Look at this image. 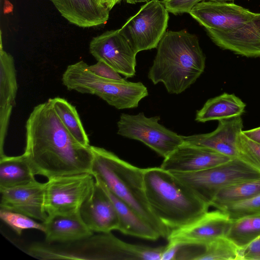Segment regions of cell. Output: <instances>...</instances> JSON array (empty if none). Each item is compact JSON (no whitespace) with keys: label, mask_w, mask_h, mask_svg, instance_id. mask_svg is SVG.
<instances>
[{"label":"cell","mask_w":260,"mask_h":260,"mask_svg":"<svg viewBox=\"0 0 260 260\" xmlns=\"http://www.w3.org/2000/svg\"><path fill=\"white\" fill-rule=\"evenodd\" d=\"M245 107L246 104L239 98L225 92L209 99L197 112L195 120L206 122L241 116Z\"/></svg>","instance_id":"cell-22"},{"label":"cell","mask_w":260,"mask_h":260,"mask_svg":"<svg viewBox=\"0 0 260 260\" xmlns=\"http://www.w3.org/2000/svg\"><path fill=\"white\" fill-rule=\"evenodd\" d=\"M207 1L217 2H228L234 1V0H207Z\"/></svg>","instance_id":"cell-38"},{"label":"cell","mask_w":260,"mask_h":260,"mask_svg":"<svg viewBox=\"0 0 260 260\" xmlns=\"http://www.w3.org/2000/svg\"><path fill=\"white\" fill-rule=\"evenodd\" d=\"M95 181L109 196L115 206L119 220L118 231L125 235L152 241L161 237L158 232L129 206L115 196L101 181L97 179Z\"/></svg>","instance_id":"cell-21"},{"label":"cell","mask_w":260,"mask_h":260,"mask_svg":"<svg viewBox=\"0 0 260 260\" xmlns=\"http://www.w3.org/2000/svg\"><path fill=\"white\" fill-rule=\"evenodd\" d=\"M25 129L23 154L35 175L49 179L91 174L93 155L91 145L83 146L72 137L56 114L50 99L34 108Z\"/></svg>","instance_id":"cell-1"},{"label":"cell","mask_w":260,"mask_h":260,"mask_svg":"<svg viewBox=\"0 0 260 260\" xmlns=\"http://www.w3.org/2000/svg\"><path fill=\"white\" fill-rule=\"evenodd\" d=\"M232 159L206 147L184 142L164 158L160 167L171 172H192L211 168Z\"/></svg>","instance_id":"cell-15"},{"label":"cell","mask_w":260,"mask_h":260,"mask_svg":"<svg viewBox=\"0 0 260 260\" xmlns=\"http://www.w3.org/2000/svg\"><path fill=\"white\" fill-rule=\"evenodd\" d=\"M171 173L209 206L221 189L238 183L260 178V173L237 158L199 171Z\"/></svg>","instance_id":"cell-7"},{"label":"cell","mask_w":260,"mask_h":260,"mask_svg":"<svg viewBox=\"0 0 260 260\" xmlns=\"http://www.w3.org/2000/svg\"><path fill=\"white\" fill-rule=\"evenodd\" d=\"M220 48L248 57H260V13L231 31L207 32Z\"/></svg>","instance_id":"cell-18"},{"label":"cell","mask_w":260,"mask_h":260,"mask_svg":"<svg viewBox=\"0 0 260 260\" xmlns=\"http://www.w3.org/2000/svg\"><path fill=\"white\" fill-rule=\"evenodd\" d=\"M93 159L91 174L167 239L171 230L155 215L147 201L143 169L121 159L103 148L91 146Z\"/></svg>","instance_id":"cell-4"},{"label":"cell","mask_w":260,"mask_h":260,"mask_svg":"<svg viewBox=\"0 0 260 260\" xmlns=\"http://www.w3.org/2000/svg\"><path fill=\"white\" fill-rule=\"evenodd\" d=\"M239 260H260V236L251 242L239 248Z\"/></svg>","instance_id":"cell-34"},{"label":"cell","mask_w":260,"mask_h":260,"mask_svg":"<svg viewBox=\"0 0 260 260\" xmlns=\"http://www.w3.org/2000/svg\"><path fill=\"white\" fill-rule=\"evenodd\" d=\"M88 68L92 73L103 78L120 81L124 80L119 73L103 61H98L95 64L89 66Z\"/></svg>","instance_id":"cell-33"},{"label":"cell","mask_w":260,"mask_h":260,"mask_svg":"<svg viewBox=\"0 0 260 260\" xmlns=\"http://www.w3.org/2000/svg\"><path fill=\"white\" fill-rule=\"evenodd\" d=\"M240 159L260 173V144L249 139L242 132L239 135Z\"/></svg>","instance_id":"cell-30"},{"label":"cell","mask_w":260,"mask_h":260,"mask_svg":"<svg viewBox=\"0 0 260 260\" xmlns=\"http://www.w3.org/2000/svg\"><path fill=\"white\" fill-rule=\"evenodd\" d=\"M45 183L35 180L26 184L0 190V209L18 212L34 219L45 221Z\"/></svg>","instance_id":"cell-14"},{"label":"cell","mask_w":260,"mask_h":260,"mask_svg":"<svg viewBox=\"0 0 260 260\" xmlns=\"http://www.w3.org/2000/svg\"><path fill=\"white\" fill-rule=\"evenodd\" d=\"M104 3L106 4L105 0H103Z\"/></svg>","instance_id":"cell-39"},{"label":"cell","mask_w":260,"mask_h":260,"mask_svg":"<svg viewBox=\"0 0 260 260\" xmlns=\"http://www.w3.org/2000/svg\"><path fill=\"white\" fill-rule=\"evenodd\" d=\"M89 51L97 61L106 63L126 78L135 75L137 53L119 29L93 37L89 43Z\"/></svg>","instance_id":"cell-11"},{"label":"cell","mask_w":260,"mask_h":260,"mask_svg":"<svg viewBox=\"0 0 260 260\" xmlns=\"http://www.w3.org/2000/svg\"><path fill=\"white\" fill-rule=\"evenodd\" d=\"M17 83L13 56L3 49L0 51V108L12 107L16 105Z\"/></svg>","instance_id":"cell-24"},{"label":"cell","mask_w":260,"mask_h":260,"mask_svg":"<svg viewBox=\"0 0 260 260\" xmlns=\"http://www.w3.org/2000/svg\"><path fill=\"white\" fill-rule=\"evenodd\" d=\"M95 183L90 173L59 176L45 183V207L48 215L79 212Z\"/></svg>","instance_id":"cell-10"},{"label":"cell","mask_w":260,"mask_h":260,"mask_svg":"<svg viewBox=\"0 0 260 260\" xmlns=\"http://www.w3.org/2000/svg\"><path fill=\"white\" fill-rule=\"evenodd\" d=\"M24 252L33 257L44 260H141L143 256V247L124 242L111 232L93 233L70 242L32 243Z\"/></svg>","instance_id":"cell-5"},{"label":"cell","mask_w":260,"mask_h":260,"mask_svg":"<svg viewBox=\"0 0 260 260\" xmlns=\"http://www.w3.org/2000/svg\"><path fill=\"white\" fill-rule=\"evenodd\" d=\"M243 127L242 118L238 116L218 121L217 128L211 133L182 136L185 143L206 147L232 159H240L238 139Z\"/></svg>","instance_id":"cell-17"},{"label":"cell","mask_w":260,"mask_h":260,"mask_svg":"<svg viewBox=\"0 0 260 260\" xmlns=\"http://www.w3.org/2000/svg\"><path fill=\"white\" fill-rule=\"evenodd\" d=\"M260 193V178L242 182L225 187L215 195L210 206L216 209L242 201Z\"/></svg>","instance_id":"cell-26"},{"label":"cell","mask_w":260,"mask_h":260,"mask_svg":"<svg viewBox=\"0 0 260 260\" xmlns=\"http://www.w3.org/2000/svg\"><path fill=\"white\" fill-rule=\"evenodd\" d=\"M205 0H162L161 2L169 13L174 15L189 13L199 3Z\"/></svg>","instance_id":"cell-32"},{"label":"cell","mask_w":260,"mask_h":260,"mask_svg":"<svg viewBox=\"0 0 260 260\" xmlns=\"http://www.w3.org/2000/svg\"><path fill=\"white\" fill-rule=\"evenodd\" d=\"M0 218L19 235L27 229L37 230L43 233L45 231L42 222H37L34 219L18 212L0 209Z\"/></svg>","instance_id":"cell-29"},{"label":"cell","mask_w":260,"mask_h":260,"mask_svg":"<svg viewBox=\"0 0 260 260\" xmlns=\"http://www.w3.org/2000/svg\"><path fill=\"white\" fill-rule=\"evenodd\" d=\"M70 23L83 28L105 24L110 10L103 0H49Z\"/></svg>","instance_id":"cell-19"},{"label":"cell","mask_w":260,"mask_h":260,"mask_svg":"<svg viewBox=\"0 0 260 260\" xmlns=\"http://www.w3.org/2000/svg\"><path fill=\"white\" fill-rule=\"evenodd\" d=\"M145 195L153 213L167 228L189 224L210 206L172 173L160 167L143 169Z\"/></svg>","instance_id":"cell-3"},{"label":"cell","mask_w":260,"mask_h":260,"mask_svg":"<svg viewBox=\"0 0 260 260\" xmlns=\"http://www.w3.org/2000/svg\"><path fill=\"white\" fill-rule=\"evenodd\" d=\"M42 223L45 227V242L48 243L70 242L93 233L83 220L80 212L48 215Z\"/></svg>","instance_id":"cell-20"},{"label":"cell","mask_w":260,"mask_h":260,"mask_svg":"<svg viewBox=\"0 0 260 260\" xmlns=\"http://www.w3.org/2000/svg\"><path fill=\"white\" fill-rule=\"evenodd\" d=\"M159 116L147 117L122 113L117 122V134L144 143L164 158L184 142L182 136L160 124Z\"/></svg>","instance_id":"cell-8"},{"label":"cell","mask_w":260,"mask_h":260,"mask_svg":"<svg viewBox=\"0 0 260 260\" xmlns=\"http://www.w3.org/2000/svg\"><path fill=\"white\" fill-rule=\"evenodd\" d=\"M231 222L232 219L223 211H208L189 224L172 230L167 239L179 244H206L226 236Z\"/></svg>","instance_id":"cell-13"},{"label":"cell","mask_w":260,"mask_h":260,"mask_svg":"<svg viewBox=\"0 0 260 260\" xmlns=\"http://www.w3.org/2000/svg\"><path fill=\"white\" fill-rule=\"evenodd\" d=\"M25 155L0 156V190L24 185L36 180Z\"/></svg>","instance_id":"cell-23"},{"label":"cell","mask_w":260,"mask_h":260,"mask_svg":"<svg viewBox=\"0 0 260 260\" xmlns=\"http://www.w3.org/2000/svg\"><path fill=\"white\" fill-rule=\"evenodd\" d=\"M239 247L226 236L203 245L197 260H239Z\"/></svg>","instance_id":"cell-28"},{"label":"cell","mask_w":260,"mask_h":260,"mask_svg":"<svg viewBox=\"0 0 260 260\" xmlns=\"http://www.w3.org/2000/svg\"><path fill=\"white\" fill-rule=\"evenodd\" d=\"M259 236L260 213L232 219L226 237L241 248Z\"/></svg>","instance_id":"cell-27"},{"label":"cell","mask_w":260,"mask_h":260,"mask_svg":"<svg viewBox=\"0 0 260 260\" xmlns=\"http://www.w3.org/2000/svg\"><path fill=\"white\" fill-rule=\"evenodd\" d=\"M169 13L161 1H149L119 30L136 53L155 48L166 32Z\"/></svg>","instance_id":"cell-9"},{"label":"cell","mask_w":260,"mask_h":260,"mask_svg":"<svg viewBox=\"0 0 260 260\" xmlns=\"http://www.w3.org/2000/svg\"><path fill=\"white\" fill-rule=\"evenodd\" d=\"M219 210L228 214L231 219L260 213V193L248 199L225 205Z\"/></svg>","instance_id":"cell-31"},{"label":"cell","mask_w":260,"mask_h":260,"mask_svg":"<svg viewBox=\"0 0 260 260\" xmlns=\"http://www.w3.org/2000/svg\"><path fill=\"white\" fill-rule=\"evenodd\" d=\"M53 109L63 125L81 145L89 147V140L75 107L61 98L50 99Z\"/></svg>","instance_id":"cell-25"},{"label":"cell","mask_w":260,"mask_h":260,"mask_svg":"<svg viewBox=\"0 0 260 260\" xmlns=\"http://www.w3.org/2000/svg\"><path fill=\"white\" fill-rule=\"evenodd\" d=\"M88 66L81 60L67 68L62 82L68 90L96 95L119 110L137 108L148 95L147 87L141 82L103 78L90 71Z\"/></svg>","instance_id":"cell-6"},{"label":"cell","mask_w":260,"mask_h":260,"mask_svg":"<svg viewBox=\"0 0 260 260\" xmlns=\"http://www.w3.org/2000/svg\"><path fill=\"white\" fill-rule=\"evenodd\" d=\"M79 212L85 223L93 233H107L118 230L119 220L115 206L96 181Z\"/></svg>","instance_id":"cell-16"},{"label":"cell","mask_w":260,"mask_h":260,"mask_svg":"<svg viewBox=\"0 0 260 260\" xmlns=\"http://www.w3.org/2000/svg\"><path fill=\"white\" fill-rule=\"evenodd\" d=\"M242 133L249 139L260 144V126L249 130L243 131Z\"/></svg>","instance_id":"cell-36"},{"label":"cell","mask_w":260,"mask_h":260,"mask_svg":"<svg viewBox=\"0 0 260 260\" xmlns=\"http://www.w3.org/2000/svg\"><path fill=\"white\" fill-rule=\"evenodd\" d=\"M179 248V244L168 242V244L165 246L160 260H176Z\"/></svg>","instance_id":"cell-35"},{"label":"cell","mask_w":260,"mask_h":260,"mask_svg":"<svg viewBox=\"0 0 260 260\" xmlns=\"http://www.w3.org/2000/svg\"><path fill=\"white\" fill-rule=\"evenodd\" d=\"M121 1H125L127 3L130 4H135L138 3H144L149 1V0H105V2L106 6L111 10L116 4Z\"/></svg>","instance_id":"cell-37"},{"label":"cell","mask_w":260,"mask_h":260,"mask_svg":"<svg viewBox=\"0 0 260 260\" xmlns=\"http://www.w3.org/2000/svg\"><path fill=\"white\" fill-rule=\"evenodd\" d=\"M148 77L162 83L171 94H180L204 71L206 56L198 37L185 29L166 31L157 47Z\"/></svg>","instance_id":"cell-2"},{"label":"cell","mask_w":260,"mask_h":260,"mask_svg":"<svg viewBox=\"0 0 260 260\" xmlns=\"http://www.w3.org/2000/svg\"><path fill=\"white\" fill-rule=\"evenodd\" d=\"M207 32L235 29L253 18L256 13L233 3L204 1L189 13Z\"/></svg>","instance_id":"cell-12"}]
</instances>
